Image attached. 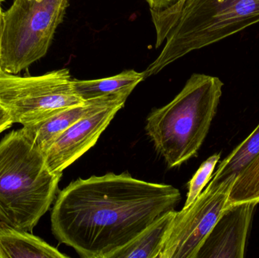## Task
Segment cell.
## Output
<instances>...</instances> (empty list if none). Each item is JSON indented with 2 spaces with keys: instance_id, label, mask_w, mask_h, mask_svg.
<instances>
[{
  "instance_id": "3957f363",
  "label": "cell",
  "mask_w": 259,
  "mask_h": 258,
  "mask_svg": "<svg viewBox=\"0 0 259 258\" xmlns=\"http://www.w3.org/2000/svg\"><path fill=\"white\" fill-rule=\"evenodd\" d=\"M62 176L50 171L22 128L6 134L0 141V221L31 232L54 201Z\"/></svg>"
},
{
  "instance_id": "7c38bea8",
  "label": "cell",
  "mask_w": 259,
  "mask_h": 258,
  "mask_svg": "<svg viewBox=\"0 0 259 258\" xmlns=\"http://www.w3.org/2000/svg\"><path fill=\"white\" fill-rule=\"evenodd\" d=\"M176 211L167 212L112 258H158Z\"/></svg>"
},
{
  "instance_id": "277c9868",
  "label": "cell",
  "mask_w": 259,
  "mask_h": 258,
  "mask_svg": "<svg viewBox=\"0 0 259 258\" xmlns=\"http://www.w3.org/2000/svg\"><path fill=\"white\" fill-rule=\"evenodd\" d=\"M220 79L193 74L170 102L146 118V131L169 168L197 156L222 95Z\"/></svg>"
},
{
  "instance_id": "30bf717a",
  "label": "cell",
  "mask_w": 259,
  "mask_h": 258,
  "mask_svg": "<svg viewBox=\"0 0 259 258\" xmlns=\"http://www.w3.org/2000/svg\"><path fill=\"white\" fill-rule=\"evenodd\" d=\"M131 94L129 92H122L70 106L39 122L23 126L22 129L33 143L45 153L59 136L80 118L118 100L127 99Z\"/></svg>"
},
{
  "instance_id": "8fae6325",
  "label": "cell",
  "mask_w": 259,
  "mask_h": 258,
  "mask_svg": "<svg viewBox=\"0 0 259 258\" xmlns=\"http://www.w3.org/2000/svg\"><path fill=\"white\" fill-rule=\"evenodd\" d=\"M66 257L40 238L0 221V258Z\"/></svg>"
},
{
  "instance_id": "ffe728a7",
  "label": "cell",
  "mask_w": 259,
  "mask_h": 258,
  "mask_svg": "<svg viewBox=\"0 0 259 258\" xmlns=\"http://www.w3.org/2000/svg\"><path fill=\"white\" fill-rule=\"evenodd\" d=\"M2 29H3V20H0V41H1Z\"/></svg>"
},
{
  "instance_id": "ba28073f",
  "label": "cell",
  "mask_w": 259,
  "mask_h": 258,
  "mask_svg": "<svg viewBox=\"0 0 259 258\" xmlns=\"http://www.w3.org/2000/svg\"><path fill=\"white\" fill-rule=\"evenodd\" d=\"M126 101L120 99L91 112L65 130L44 153L50 171L62 174L94 147Z\"/></svg>"
},
{
  "instance_id": "9a60e30c",
  "label": "cell",
  "mask_w": 259,
  "mask_h": 258,
  "mask_svg": "<svg viewBox=\"0 0 259 258\" xmlns=\"http://www.w3.org/2000/svg\"><path fill=\"white\" fill-rule=\"evenodd\" d=\"M252 201L259 203V154L234 182L226 209L233 204Z\"/></svg>"
},
{
  "instance_id": "ac0fdd59",
  "label": "cell",
  "mask_w": 259,
  "mask_h": 258,
  "mask_svg": "<svg viewBox=\"0 0 259 258\" xmlns=\"http://www.w3.org/2000/svg\"><path fill=\"white\" fill-rule=\"evenodd\" d=\"M150 10H162L170 7L179 0H146Z\"/></svg>"
},
{
  "instance_id": "8992f818",
  "label": "cell",
  "mask_w": 259,
  "mask_h": 258,
  "mask_svg": "<svg viewBox=\"0 0 259 258\" xmlns=\"http://www.w3.org/2000/svg\"><path fill=\"white\" fill-rule=\"evenodd\" d=\"M84 102L74 89L68 68L25 77L0 68V104L9 111L14 123L34 124Z\"/></svg>"
},
{
  "instance_id": "52a82bcc",
  "label": "cell",
  "mask_w": 259,
  "mask_h": 258,
  "mask_svg": "<svg viewBox=\"0 0 259 258\" xmlns=\"http://www.w3.org/2000/svg\"><path fill=\"white\" fill-rule=\"evenodd\" d=\"M237 177L210 181L187 209L175 212L158 258H196L211 229L226 209Z\"/></svg>"
},
{
  "instance_id": "5b68a950",
  "label": "cell",
  "mask_w": 259,
  "mask_h": 258,
  "mask_svg": "<svg viewBox=\"0 0 259 258\" xmlns=\"http://www.w3.org/2000/svg\"><path fill=\"white\" fill-rule=\"evenodd\" d=\"M69 0H14L4 12L0 68L19 74L47 55Z\"/></svg>"
},
{
  "instance_id": "e0dca14e",
  "label": "cell",
  "mask_w": 259,
  "mask_h": 258,
  "mask_svg": "<svg viewBox=\"0 0 259 258\" xmlns=\"http://www.w3.org/2000/svg\"><path fill=\"white\" fill-rule=\"evenodd\" d=\"M13 124L15 123L10 112L0 104V133L10 128Z\"/></svg>"
},
{
  "instance_id": "4fadbf2b",
  "label": "cell",
  "mask_w": 259,
  "mask_h": 258,
  "mask_svg": "<svg viewBox=\"0 0 259 258\" xmlns=\"http://www.w3.org/2000/svg\"><path fill=\"white\" fill-rule=\"evenodd\" d=\"M145 78L144 71L127 70L106 78L86 80L74 79V86L77 95L87 101L122 92H132Z\"/></svg>"
},
{
  "instance_id": "2e32d148",
  "label": "cell",
  "mask_w": 259,
  "mask_h": 258,
  "mask_svg": "<svg viewBox=\"0 0 259 258\" xmlns=\"http://www.w3.org/2000/svg\"><path fill=\"white\" fill-rule=\"evenodd\" d=\"M220 158V154H213L199 167L196 174L189 182L187 199L183 209H187L191 205L203 191L204 188L209 183Z\"/></svg>"
},
{
  "instance_id": "7a4b0ae2",
  "label": "cell",
  "mask_w": 259,
  "mask_h": 258,
  "mask_svg": "<svg viewBox=\"0 0 259 258\" xmlns=\"http://www.w3.org/2000/svg\"><path fill=\"white\" fill-rule=\"evenodd\" d=\"M158 57L144 71L158 74L189 53L229 37L259 22V0H179L162 10H150Z\"/></svg>"
},
{
  "instance_id": "d6986e66",
  "label": "cell",
  "mask_w": 259,
  "mask_h": 258,
  "mask_svg": "<svg viewBox=\"0 0 259 258\" xmlns=\"http://www.w3.org/2000/svg\"><path fill=\"white\" fill-rule=\"evenodd\" d=\"M3 2L4 0H0V20H3V14H4V12L3 11V6H2Z\"/></svg>"
},
{
  "instance_id": "6da1fadb",
  "label": "cell",
  "mask_w": 259,
  "mask_h": 258,
  "mask_svg": "<svg viewBox=\"0 0 259 258\" xmlns=\"http://www.w3.org/2000/svg\"><path fill=\"white\" fill-rule=\"evenodd\" d=\"M181 200L171 185L127 173L77 179L58 194L52 232L80 257L112 258Z\"/></svg>"
},
{
  "instance_id": "9c48e42d",
  "label": "cell",
  "mask_w": 259,
  "mask_h": 258,
  "mask_svg": "<svg viewBox=\"0 0 259 258\" xmlns=\"http://www.w3.org/2000/svg\"><path fill=\"white\" fill-rule=\"evenodd\" d=\"M257 204L252 201L243 202L225 209L196 258L244 257L248 233Z\"/></svg>"
},
{
  "instance_id": "5bb4252c",
  "label": "cell",
  "mask_w": 259,
  "mask_h": 258,
  "mask_svg": "<svg viewBox=\"0 0 259 258\" xmlns=\"http://www.w3.org/2000/svg\"><path fill=\"white\" fill-rule=\"evenodd\" d=\"M259 154V124L254 131L221 162L210 181L220 183L240 173Z\"/></svg>"
}]
</instances>
